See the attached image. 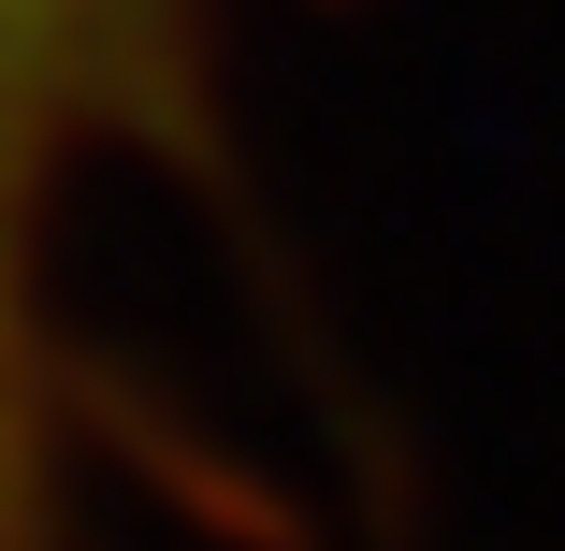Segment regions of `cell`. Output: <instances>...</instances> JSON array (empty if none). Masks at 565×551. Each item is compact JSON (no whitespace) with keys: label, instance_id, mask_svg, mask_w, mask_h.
I'll return each mask as SVG.
<instances>
[{"label":"cell","instance_id":"6da1fadb","mask_svg":"<svg viewBox=\"0 0 565 551\" xmlns=\"http://www.w3.org/2000/svg\"><path fill=\"white\" fill-rule=\"evenodd\" d=\"M174 73V0H0V392L30 378V276L87 146H117Z\"/></svg>","mask_w":565,"mask_h":551}]
</instances>
